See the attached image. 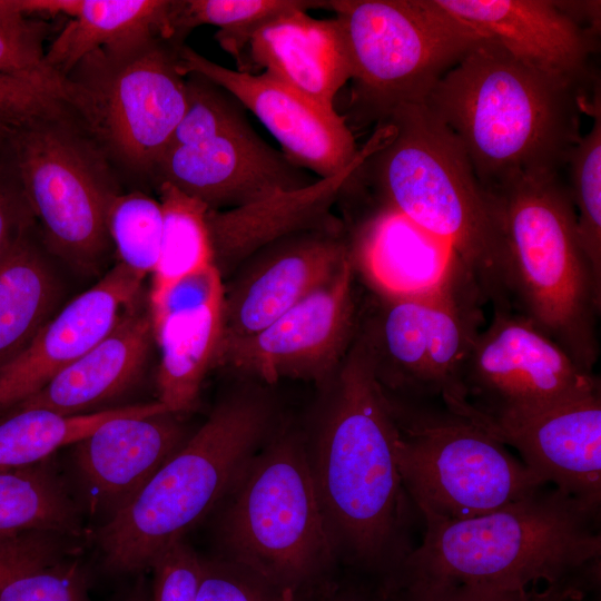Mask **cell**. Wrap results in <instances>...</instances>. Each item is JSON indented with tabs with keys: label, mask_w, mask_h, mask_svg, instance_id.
Instances as JSON below:
<instances>
[{
	"label": "cell",
	"mask_w": 601,
	"mask_h": 601,
	"mask_svg": "<svg viewBox=\"0 0 601 601\" xmlns=\"http://www.w3.org/2000/svg\"><path fill=\"white\" fill-rule=\"evenodd\" d=\"M343 362L308 465L336 553L387 582L412 551L397 425L362 334Z\"/></svg>",
	"instance_id": "6da1fadb"
},
{
	"label": "cell",
	"mask_w": 601,
	"mask_h": 601,
	"mask_svg": "<svg viewBox=\"0 0 601 601\" xmlns=\"http://www.w3.org/2000/svg\"><path fill=\"white\" fill-rule=\"evenodd\" d=\"M588 87L530 67L487 38L424 105L456 136L494 195L522 179L559 175L582 137Z\"/></svg>",
	"instance_id": "7a4b0ae2"
},
{
	"label": "cell",
	"mask_w": 601,
	"mask_h": 601,
	"mask_svg": "<svg viewBox=\"0 0 601 601\" xmlns=\"http://www.w3.org/2000/svg\"><path fill=\"white\" fill-rule=\"evenodd\" d=\"M391 208L451 248L493 311H512L497 199L479 181L456 136L424 104L377 122L376 142L352 174Z\"/></svg>",
	"instance_id": "3957f363"
},
{
	"label": "cell",
	"mask_w": 601,
	"mask_h": 601,
	"mask_svg": "<svg viewBox=\"0 0 601 601\" xmlns=\"http://www.w3.org/2000/svg\"><path fill=\"white\" fill-rule=\"evenodd\" d=\"M417 544L386 592L454 585L525 590L600 564L599 512L548 485L492 512L462 520L423 518Z\"/></svg>",
	"instance_id": "277c9868"
},
{
	"label": "cell",
	"mask_w": 601,
	"mask_h": 601,
	"mask_svg": "<svg viewBox=\"0 0 601 601\" xmlns=\"http://www.w3.org/2000/svg\"><path fill=\"white\" fill-rule=\"evenodd\" d=\"M274 411L266 397L239 392L219 402L206 422L98 533L107 569H150L220 504L268 442Z\"/></svg>",
	"instance_id": "5b68a950"
},
{
	"label": "cell",
	"mask_w": 601,
	"mask_h": 601,
	"mask_svg": "<svg viewBox=\"0 0 601 601\" xmlns=\"http://www.w3.org/2000/svg\"><path fill=\"white\" fill-rule=\"evenodd\" d=\"M493 196L502 217L513 309L594 373L601 282L582 248L569 188L554 175L522 179Z\"/></svg>",
	"instance_id": "8992f818"
},
{
	"label": "cell",
	"mask_w": 601,
	"mask_h": 601,
	"mask_svg": "<svg viewBox=\"0 0 601 601\" xmlns=\"http://www.w3.org/2000/svg\"><path fill=\"white\" fill-rule=\"evenodd\" d=\"M220 503L223 559L299 595L318 588L337 553L298 436L270 437Z\"/></svg>",
	"instance_id": "52a82bcc"
},
{
	"label": "cell",
	"mask_w": 601,
	"mask_h": 601,
	"mask_svg": "<svg viewBox=\"0 0 601 601\" xmlns=\"http://www.w3.org/2000/svg\"><path fill=\"white\" fill-rule=\"evenodd\" d=\"M382 296L378 314L361 333L381 387L398 395L391 398L440 405L467 418L461 377L486 304L470 272L453 254L432 286Z\"/></svg>",
	"instance_id": "ba28073f"
},
{
	"label": "cell",
	"mask_w": 601,
	"mask_h": 601,
	"mask_svg": "<svg viewBox=\"0 0 601 601\" xmlns=\"http://www.w3.org/2000/svg\"><path fill=\"white\" fill-rule=\"evenodd\" d=\"M351 65L353 102L367 120L424 104L444 75L487 38L435 0H329Z\"/></svg>",
	"instance_id": "9c48e42d"
},
{
	"label": "cell",
	"mask_w": 601,
	"mask_h": 601,
	"mask_svg": "<svg viewBox=\"0 0 601 601\" xmlns=\"http://www.w3.org/2000/svg\"><path fill=\"white\" fill-rule=\"evenodd\" d=\"M387 400L402 483L422 519L479 516L548 485L471 420L439 405Z\"/></svg>",
	"instance_id": "30bf717a"
},
{
	"label": "cell",
	"mask_w": 601,
	"mask_h": 601,
	"mask_svg": "<svg viewBox=\"0 0 601 601\" xmlns=\"http://www.w3.org/2000/svg\"><path fill=\"white\" fill-rule=\"evenodd\" d=\"M180 46L151 38L100 49L65 78V106L76 110L106 156L134 173L154 176L185 112Z\"/></svg>",
	"instance_id": "8fae6325"
},
{
	"label": "cell",
	"mask_w": 601,
	"mask_h": 601,
	"mask_svg": "<svg viewBox=\"0 0 601 601\" xmlns=\"http://www.w3.org/2000/svg\"><path fill=\"white\" fill-rule=\"evenodd\" d=\"M63 110L16 122L1 149L46 243L75 268L90 272L111 245L107 215L119 193L106 155Z\"/></svg>",
	"instance_id": "7c38bea8"
},
{
	"label": "cell",
	"mask_w": 601,
	"mask_h": 601,
	"mask_svg": "<svg viewBox=\"0 0 601 601\" xmlns=\"http://www.w3.org/2000/svg\"><path fill=\"white\" fill-rule=\"evenodd\" d=\"M467 418L487 432L502 420L600 390L550 336L516 311H493L462 371Z\"/></svg>",
	"instance_id": "4fadbf2b"
},
{
	"label": "cell",
	"mask_w": 601,
	"mask_h": 601,
	"mask_svg": "<svg viewBox=\"0 0 601 601\" xmlns=\"http://www.w3.org/2000/svg\"><path fill=\"white\" fill-rule=\"evenodd\" d=\"M354 259L266 328L223 341L215 364L266 383L280 378L322 382L348 352L355 326Z\"/></svg>",
	"instance_id": "5bb4252c"
},
{
	"label": "cell",
	"mask_w": 601,
	"mask_h": 601,
	"mask_svg": "<svg viewBox=\"0 0 601 601\" xmlns=\"http://www.w3.org/2000/svg\"><path fill=\"white\" fill-rule=\"evenodd\" d=\"M178 71L200 75L249 109L279 142L294 165L328 178L356 158L355 138L335 108L324 107L284 82L263 73L220 66L194 49L178 48Z\"/></svg>",
	"instance_id": "9a60e30c"
},
{
	"label": "cell",
	"mask_w": 601,
	"mask_h": 601,
	"mask_svg": "<svg viewBox=\"0 0 601 601\" xmlns=\"http://www.w3.org/2000/svg\"><path fill=\"white\" fill-rule=\"evenodd\" d=\"M154 177L214 210L246 206L319 179L269 146L247 119L203 142L168 148Z\"/></svg>",
	"instance_id": "2e32d148"
},
{
	"label": "cell",
	"mask_w": 601,
	"mask_h": 601,
	"mask_svg": "<svg viewBox=\"0 0 601 601\" xmlns=\"http://www.w3.org/2000/svg\"><path fill=\"white\" fill-rule=\"evenodd\" d=\"M254 254L246 273L224 292L220 342L269 326L327 283L351 248L335 225L289 234Z\"/></svg>",
	"instance_id": "e0dca14e"
},
{
	"label": "cell",
	"mask_w": 601,
	"mask_h": 601,
	"mask_svg": "<svg viewBox=\"0 0 601 601\" xmlns=\"http://www.w3.org/2000/svg\"><path fill=\"white\" fill-rule=\"evenodd\" d=\"M142 278L117 264L53 315L0 367V415L40 391L100 342L138 304Z\"/></svg>",
	"instance_id": "ac0fdd59"
},
{
	"label": "cell",
	"mask_w": 601,
	"mask_h": 601,
	"mask_svg": "<svg viewBox=\"0 0 601 601\" xmlns=\"http://www.w3.org/2000/svg\"><path fill=\"white\" fill-rule=\"evenodd\" d=\"M545 484L589 509L601 502V393L502 420L489 431Z\"/></svg>",
	"instance_id": "d6986e66"
},
{
	"label": "cell",
	"mask_w": 601,
	"mask_h": 601,
	"mask_svg": "<svg viewBox=\"0 0 601 601\" xmlns=\"http://www.w3.org/2000/svg\"><path fill=\"white\" fill-rule=\"evenodd\" d=\"M514 59L549 75L585 85L597 31L568 13L559 1L435 0Z\"/></svg>",
	"instance_id": "ffe728a7"
},
{
	"label": "cell",
	"mask_w": 601,
	"mask_h": 601,
	"mask_svg": "<svg viewBox=\"0 0 601 601\" xmlns=\"http://www.w3.org/2000/svg\"><path fill=\"white\" fill-rule=\"evenodd\" d=\"M188 437L176 414L164 412L111 418L75 443L73 460L91 512L111 518Z\"/></svg>",
	"instance_id": "44dd1931"
},
{
	"label": "cell",
	"mask_w": 601,
	"mask_h": 601,
	"mask_svg": "<svg viewBox=\"0 0 601 601\" xmlns=\"http://www.w3.org/2000/svg\"><path fill=\"white\" fill-rule=\"evenodd\" d=\"M236 62L239 71L264 69L327 108H334L336 95L351 80L339 22L313 18L305 9L284 12L257 28Z\"/></svg>",
	"instance_id": "7402d4cb"
},
{
	"label": "cell",
	"mask_w": 601,
	"mask_h": 601,
	"mask_svg": "<svg viewBox=\"0 0 601 601\" xmlns=\"http://www.w3.org/2000/svg\"><path fill=\"white\" fill-rule=\"evenodd\" d=\"M375 141L373 135L359 148L354 161L332 177L319 178L300 189L277 193L246 206L208 209L207 225L217 268L238 263L289 234L335 226L327 220L329 208Z\"/></svg>",
	"instance_id": "603a6c76"
},
{
	"label": "cell",
	"mask_w": 601,
	"mask_h": 601,
	"mask_svg": "<svg viewBox=\"0 0 601 601\" xmlns=\"http://www.w3.org/2000/svg\"><path fill=\"white\" fill-rule=\"evenodd\" d=\"M26 16L63 14L69 21L46 49L45 63L65 78L90 53L151 38L170 41L168 0H13Z\"/></svg>",
	"instance_id": "cb8c5ba5"
},
{
	"label": "cell",
	"mask_w": 601,
	"mask_h": 601,
	"mask_svg": "<svg viewBox=\"0 0 601 601\" xmlns=\"http://www.w3.org/2000/svg\"><path fill=\"white\" fill-rule=\"evenodd\" d=\"M151 338L149 314L137 304L100 342L14 407L65 415L100 411L98 406L124 393L141 374Z\"/></svg>",
	"instance_id": "d4e9b609"
},
{
	"label": "cell",
	"mask_w": 601,
	"mask_h": 601,
	"mask_svg": "<svg viewBox=\"0 0 601 601\" xmlns=\"http://www.w3.org/2000/svg\"><path fill=\"white\" fill-rule=\"evenodd\" d=\"M351 253L377 290L388 296L432 286L453 255L442 242L383 206L362 226Z\"/></svg>",
	"instance_id": "484cf974"
},
{
	"label": "cell",
	"mask_w": 601,
	"mask_h": 601,
	"mask_svg": "<svg viewBox=\"0 0 601 601\" xmlns=\"http://www.w3.org/2000/svg\"><path fill=\"white\" fill-rule=\"evenodd\" d=\"M150 324L160 349L157 401L174 414L190 411L216 359L223 304L173 313Z\"/></svg>",
	"instance_id": "4316f807"
},
{
	"label": "cell",
	"mask_w": 601,
	"mask_h": 601,
	"mask_svg": "<svg viewBox=\"0 0 601 601\" xmlns=\"http://www.w3.org/2000/svg\"><path fill=\"white\" fill-rule=\"evenodd\" d=\"M29 228L0 262V367L32 341L57 304V280Z\"/></svg>",
	"instance_id": "83f0119b"
},
{
	"label": "cell",
	"mask_w": 601,
	"mask_h": 601,
	"mask_svg": "<svg viewBox=\"0 0 601 601\" xmlns=\"http://www.w3.org/2000/svg\"><path fill=\"white\" fill-rule=\"evenodd\" d=\"M164 412L167 408L158 401L76 415L45 408H11L0 415V472L42 462L53 452L73 445L111 418Z\"/></svg>",
	"instance_id": "f1b7e54d"
},
{
	"label": "cell",
	"mask_w": 601,
	"mask_h": 601,
	"mask_svg": "<svg viewBox=\"0 0 601 601\" xmlns=\"http://www.w3.org/2000/svg\"><path fill=\"white\" fill-rule=\"evenodd\" d=\"M45 461L0 472V538L26 532L79 533L78 506Z\"/></svg>",
	"instance_id": "f546056e"
},
{
	"label": "cell",
	"mask_w": 601,
	"mask_h": 601,
	"mask_svg": "<svg viewBox=\"0 0 601 601\" xmlns=\"http://www.w3.org/2000/svg\"><path fill=\"white\" fill-rule=\"evenodd\" d=\"M162 228L159 258L149 294L215 264L207 225L208 207L168 183L158 184Z\"/></svg>",
	"instance_id": "4dcf8cb0"
},
{
	"label": "cell",
	"mask_w": 601,
	"mask_h": 601,
	"mask_svg": "<svg viewBox=\"0 0 601 601\" xmlns=\"http://www.w3.org/2000/svg\"><path fill=\"white\" fill-rule=\"evenodd\" d=\"M327 8L326 1L308 0H178L170 1V39L183 45L184 38L204 24L218 27L215 39L236 61L250 35L268 20L295 9Z\"/></svg>",
	"instance_id": "1f68e13d"
},
{
	"label": "cell",
	"mask_w": 601,
	"mask_h": 601,
	"mask_svg": "<svg viewBox=\"0 0 601 601\" xmlns=\"http://www.w3.org/2000/svg\"><path fill=\"white\" fill-rule=\"evenodd\" d=\"M592 111L591 130L582 136L569 155L572 205L582 248L601 282V108L599 96Z\"/></svg>",
	"instance_id": "d6a6232c"
},
{
	"label": "cell",
	"mask_w": 601,
	"mask_h": 601,
	"mask_svg": "<svg viewBox=\"0 0 601 601\" xmlns=\"http://www.w3.org/2000/svg\"><path fill=\"white\" fill-rule=\"evenodd\" d=\"M162 214L158 200L134 191L118 194L107 215L110 243L118 263L145 279L156 268L161 240Z\"/></svg>",
	"instance_id": "836d02e7"
},
{
	"label": "cell",
	"mask_w": 601,
	"mask_h": 601,
	"mask_svg": "<svg viewBox=\"0 0 601 601\" xmlns=\"http://www.w3.org/2000/svg\"><path fill=\"white\" fill-rule=\"evenodd\" d=\"M49 26L26 16L13 0H0V73L35 81L60 98L63 81L45 63V40Z\"/></svg>",
	"instance_id": "e575fe53"
},
{
	"label": "cell",
	"mask_w": 601,
	"mask_h": 601,
	"mask_svg": "<svg viewBox=\"0 0 601 601\" xmlns=\"http://www.w3.org/2000/svg\"><path fill=\"white\" fill-rule=\"evenodd\" d=\"M186 77L187 105L168 148L203 142L246 120L244 107L225 89L200 75Z\"/></svg>",
	"instance_id": "d590c367"
},
{
	"label": "cell",
	"mask_w": 601,
	"mask_h": 601,
	"mask_svg": "<svg viewBox=\"0 0 601 601\" xmlns=\"http://www.w3.org/2000/svg\"><path fill=\"white\" fill-rule=\"evenodd\" d=\"M303 597L223 558L201 559L195 601H300Z\"/></svg>",
	"instance_id": "8d00e7d4"
},
{
	"label": "cell",
	"mask_w": 601,
	"mask_h": 601,
	"mask_svg": "<svg viewBox=\"0 0 601 601\" xmlns=\"http://www.w3.org/2000/svg\"><path fill=\"white\" fill-rule=\"evenodd\" d=\"M0 601H91L76 562L58 561L19 574L0 587Z\"/></svg>",
	"instance_id": "74e56055"
},
{
	"label": "cell",
	"mask_w": 601,
	"mask_h": 601,
	"mask_svg": "<svg viewBox=\"0 0 601 601\" xmlns=\"http://www.w3.org/2000/svg\"><path fill=\"white\" fill-rule=\"evenodd\" d=\"M151 601H195L201 559L183 540L154 561Z\"/></svg>",
	"instance_id": "f35d334b"
},
{
	"label": "cell",
	"mask_w": 601,
	"mask_h": 601,
	"mask_svg": "<svg viewBox=\"0 0 601 601\" xmlns=\"http://www.w3.org/2000/svg\"><path fill=\"white\" fill-rule=\"evenodd\" d=\"M62 535L26 532L0 538V587L12 578L60 561Z\"/></svg>",
	"instance_id": "ab89813d"
},
{
	"label": "cell",
	"mask_w": 601,
	"mask_h": 601,
	"mask_svg": "<svg viewBox=\"0 0 601 601\" xmlns=\"http://www.w3.org/2000/svg\"><path fill=\"white\" fill-rule=\"evenodd\" d=\"M563 585H548L544 590L534 588L516 591L474 588L466 585L400 589L388 594L403 595V601H553Z\"/></svg>",
	"instance_id": "60d3db41"
},
{
	"label": "cell",
	"mask_w": 601,
	"mask_h": 601,
	"mask_svg": "<svg viewBox=\"0 0 601 601\" xmlns=\"http://www.w3.org/2000/svg\"><path fill=\"white\" fill-rule=\"evenodd\" d=\"M30 209L0 150V262L30 226Z\"/></svg>",
	"instance_id": "b9f144b4"
},
{
	"label": "cell",
	"mask_w": 601,
	"mask_h": 601,
	"mask_svg": "<svg viewBox=\"0 0 601 601\" xmlns=\"http://www.w3.org/2000/svg\"><path fill=\"white\" fill-rule=\"evenodd\" d=\"M59 106L50 89L28 79L0 73V108L22 118L46 115Z\"/></svg>",
	"instance_id": "7bdbcfd3"
},
{
	"label": "cell",
	"mask_w": 601,
	"mask_h": 601,
	"mask_svg": "<svg viewBox=\"0 0 601 601\" xmlns=\"http://www.w3.org/2000/svg\"><path fill=\"white\" fill-rule=\"evenodd\" d=\"M22 119L27 118L19 117L10 111L0 108V148L6 140V137L11 127Z\"/></svg>",
	"instance_id": "ee69618b"
},
{
	"label": "cell",
	"mask_w": 601,
	"mask_h": 601,
	"mask_svg": "<svg viewBox=\"0 0 601 601\" xmlns=\"http://www.w3.org/2000/svg\"><path fill=\"white\" fill-rule=\"evenodd\" d=\"M553 601H583V593L577 587H564L559 590Z\"/></svg>",
	"instance_id": "f6af8a7d"
},
{
	"label": "cell",
	"mask_w": 601,
	"mask_h": 601,
	"mask_svg": "<svg viewBox=\"0 0 601 601\" xmlns=\"http://www.w3.org/2000/svg\"><path fill=\"white\" fill-rule=\"evenodd\" d=\"M121 601H148L145 584L137 583Z\"/></svg>",
	"instance_id": "bcb514c9"
},
{
	"label": "cell",
	"mask_w": 601,
	"mask_h": 601,
	"mask_svg": "<svg viewBox=\"0 0 601 601\" xmlns=\"http://www.w3.org/2000/svg\"><path fill=\"white\" fill-rule=\"evenodd\" d=\"M305 598H306V595H304V597L302 598V600H300V601H306V599H305ZM322 601H335V600H334V599H332V598H331V595H329V598H327V599L325 598V599H324V600H322Z\"/></svg>",
	"instance_id": "7dc6e473"
}]
</instances>
